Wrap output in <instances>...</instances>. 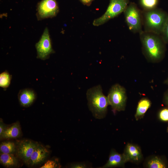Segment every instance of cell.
<instances>
[{
  "label": "cell",
  "mask_w": 168,
  "mask_h": 168,
  "mask_svg": "<svg viewBox=\"0 0 168 168\" xmlns=\"http://www.w3.org/2000/svg\"><path fill=\"white\" fill-rule=\"evenodd\" d=\"M127 162V161L123 153L119 154L114 150L112 149L110 152L107 162L104 165L100 168H108L123 167Z\"/></svg>",
  "instance_id": "8fae6325"
},
{
  "label": "cell",
  "mask_w": 168,
  "mask_h": 168,
  "mask_svg": "<svg viewBox=\"0 0 168 168\" xmlns=\"http://www.w3.org/2000/svg\"><path fill=\"white\" fill-rule=\"evenodd\" d=\"M166 44H168V16L160 35Z\"/></svg>",
  "instance_id": "44dd1931"
},
{
  "label": "cell",
  "mask_w": 168,
  "mask_h": 168,
  "mask_svg": "<svg viewBox=\"0 0 168 168\" xmlns=\"http://www.w3.org/2000/svg\"><path fill=\"white\" fill-rule=\"evenodd\" d=\"M87 166L86 164L82 162L74 163L71 165L70 166L72 168H86Z\"/></svg>",
  "instance_id": "cb8c5ba5"
},
{
  "label": "cell",
  "mask_w": 168,
  "mask_h": 168,
  "mask_svg": "<svg viewBox=\"0 0 168 168\" xmlns=\"http://www.w3.org/2000/svg\"><path fill=\"white\" fill-rule=\"evenodd\" d=\"M21 130L19 122H16L6 128L0 136L2 138H14L20 136Z\"/></svg>",
  "instance_id": "9a60e30c"
},
{
  "label": "cell",
  "mask_w": 168,
  "mask_h": 168,
  "mask_svg": "<svg viewBox=\"0 0 168 168\" xmlns=\"http://www.w3.org/2000/svg\"><path fill=\"white\" fill-rule=\"evenodd\" d=\"M109 104L114 112L124 111L127 100L125 88L118 84L113 85L107 96Z\"/></svg>",
  "instance_id": "5b68a950"
},
{
  "label": "cell",
  "mask_w": 168,
  "mask_h": 168,
  "mask_svg": "<svg viewBox=\"0 0 168 168\" xmlns=\"http://www.w3.org/2000/svg\"><path fill=\"white\" fill-rule=\"evenodd\" d=\"M49 153V152L46 148L38 145L31 156L28 162L31 165L39 164L45 160Z\"/></svg>",
  "instance_id": "7c38bea8"
},
{
  "label": "cell",
  "mask_w": 168,
  "mask_h": 168,
  "mask_svg": "<svg viewBox=\"0 0 168 168\" xmlns=\"http://www.w3.org/2000/svg\"><path fill=\"white\" fill-rule=\"evenodd\" d=\"M37 51V58L45 60L49 58L50 54L53 53L49 30L46 27L40 39L35 45Z\"/></svg>",
  "instance_id": "ba28073f"
},
{
  "label": "cell",
  "mask_w": 168,
  "mask_h": 168,
  "mask_svg": "<svg viewBox=\"0 0 168 168\" xmlns=\"http://www.w3.org/2000/svg\"><path fill=\"white\" fill-rule=\"evenodd\" d=\"M127 162L138 163L142 159V155L140 148L137 145L128 143L123 153Z\"/></svg>",
  "instance_id": "30bf717a"
},
{
  "label": "cell",
  "mask_w": 168,
  "mask_h": 168,
  "mask_svg": "<svg viewBox=\"0 0 168 168\" xmlns=\"http://www.w3.org/2000/svg\"><path fill=\"white\" fill-rule=\"evenodd\" d=\"M124 13L125 21L130 31L139 33L143 30L142 12L134 2L129 3Z\"/></svg>",
  "instance_id": "277c9868"
},
{
  "label": "cell",
  "mask_w": 168,
  "mask_h": 168,
  "mask_svg": "<svg viewBox=\"0 0 168 168\" xmlns=\"http://www.w3.org/2000/svg\"><path fill=\"white\" fill-rule=\"evenodd\" d=\"M89 110L96 119L105 117L109 104L107 97L103 93L102 87L98 85L88 89L86 93Z\"/></svg>",
  "instance_id": "7a4b0ae2"
},
{
  "label": "cell",
  "mask_w": 168,
  "mask_h": 168,
  "mask_svg": "<svg viewBox=\"0 0 168 168\" xmlns=\"http://www.w3.org/2000/svg\"><path fill=\"white\" fill-rule=\"evenodd\" d=\"M142 53L147 59L158 63L164 58L166 44L160 35L142 30L139 33Z\"/></svg>",
  "instance_id": "6da1fadb"
},
{
  "label": "cell",
  "mask_w": 168,
  "mask_h": 168,
  "mask_svg": "<svg viewBox=\"0 0 168 168\" xmlns=\"http://www.w3.org/2000/svg\"><path fill=\"white\" fill-rule=\"evenodd\" d=\"M151 102L147 98H142L138 102L135 115L136 119L138 120L142 118L145 113L151 107Z\"/></svg>",
  "instance_id": "5bb4252c"
},
{
  "label": "cell",
  "mask_w": 168,
  "mask_h": 168,
  "mask_svg": "<svg viewBox=\"0 0 168 168\" xmlns=\"http://www.w3.org/2000/svg\"><path fill=\"white\" fill-rule=\"evenodd\" d=\"M16 150L15 143L12 142L7 141L2 142L0 145L1 153L13 154Z\"/></svg>",
  "instance_id": "ac0fdd59"
},
{
  "label": "cell",
  "mask_w": 168,
  "mask_h": 168,
  "mask_svg": "<svg viewBox=\"0 0 168 168\" xmlns=\"http://www.w3.org/2000/svg\"><path fill=\"white\" fill-rule=\"evenodd\" d=\"M163 101L165 104L168 107V89L164 93Z\"/></svg>",
  "instance_id": "d4e9b609"
},
{
  "label": "cell",
  "mask_w": 168,
  "mask_h": 168,
  "mask_svg": "<svg viewBox=\"0 0 168 168\" xmlns=\"http://www.w3.org/2000/svg\"><path fill=\"white\" fill-rule=\"evenodd\" d=\"M144 31L161 35L168 14L161 9L156 8L142 10Z\"/></svg>",
  "instance_id": "3957f363"
},
{
  "label": "cell",
  "mask_w": 168,
  "mask_h": 168,
  "mask_svg": "<svg viewBox=\"0 0 168 168\" xmlns=\"http://www.w3.org/2000/svg\"><path fill=\"white\" fill-rule=\"evenodd\" d=\"M39 144L29 140L18 142L16 147L17 155L25 162H28L33 152Z\"/></svg>",
  "instance_id": "9c48e42d"
},
{
  "label": "cell",
  "mask_w": 168,
  "mask_h": 168,
  "mask_svg": "<svg viewBox=\"0 0 168 168\" xmlns=\"http://www.w3.org/2000/svg\"><path fill=\"white\" fill-rule=\"evenodd\" d=\"M6 128L4 124L2 123V120L1 119L0 123V136Z\"/></svg>",
  "instance_id": "484cf974"
},
{
  "label": "cell",
  "mask_w": 168,
  "mask_h": 168,
  "mask_svg": "<svg viewBox=\"0 0 168 168\" xmlns=\"http://www.w3.org/2000/svg\"><path fill=\"white\" fill-rule=\"evenodd\" d=\"M57 165L56 162L52 160H48L40 168H53L56 167Z\"/></svg>",
  "instance_id": "603a6c76"
},
{
  "label": "cell",
  "mask_w": 168,
  "mask_h": 168,
  "mask_svg": "<svg viewBox=\"0 0 168 168\" xmlns=\"http://www.w3.org/2000/svg\"><path fill=\"white\" fill-rule=\"evenodd\" d=\"M146 166L149 168H165L166 166L160 157L154 156L150 159L146 163Z\"/></svg>",
  "instance_id": "e0dca14e"
},
{
  "label": "cell",
  "mask_w": 168,
  "mask_h": 168,
  "mask_svg": "<svg viewBox=\"0 0 168 168\" xmlns=\"http://www.w3.org/2000/svg\"><path fill=\"white\" fill-rule=\"evenodd\" d=\"M129 3V0H110L108 8L101 16L95 19L93 25L98 26L117 16L126 9Z\"/></svg>",
  "instance_id": "8992f818"
},
{
  "label": "cell",
  "mask_w": 168,
  "mask_h": 168,
  "mask_svg": "<svg viewBox=\"0 0 168 168\" xmlns=\"http://www.w3.org/2000/svg\"><path fill=\"white\" fill-rule=\"evenodd\" d=\"M0 163L7 167L16 166L17 163V160L13 154L1 153Z\"/></svg>",
  "instance_id": "2e32d148"
},
{
  "label": "cell",
  "mask_w": 168,
  "mask_h": 168,
  "mask_svg": "<svg viewBox=\"0 0 168 168\" xmlns=\"http://www.w3.org/2000/svg\"><path fill=\"white\" fill-rule=\"evenodd\" d=\"M12 78L8 72L4 71L0 74V86L6 88L9 86Z\"/></svg>",
  "instance_id": "d6986e66"
},
{
  "label": "cell",
  "mask_w": 168,
  "mask_h": 168,
  "mask_svg": "<svg viewBox=\"0 0 168 168\" xmlns=\"http://www.w3.org/2000/svg\"><path fill=\"white\" fill-rule=\"evenodd\" d=\"M159 119L163 122L168 121V108H164L161 110L158 113Z\"/></svg>",
  "instance_id": "7402d4cb"
},
{
  "label": "cell",
  "mask_w": 168,
  "mask_h": 168,
  "mask_svg": "<svg viewBox=\"0 0 168 168\" xmlns=\"http://www.w3.org/2000/svg\"><path fill=\"white\" fill-rule=\"evenodd\" d=\"M81 2L86 5H89L93 0H80Z\"/></svg>",
  "instance_id": "4316f807"
},
{
  "label": "cell",
  "mask_w": 168,
  "mask_h": 168,
  "mask_svg": "<svg viewBox=\"0 0 168 168\" xmlns=\"http://www.w3.org/2000/svg\"><path fill=\"white\" fill-rule=\"evenodd\" d=\"M158 0H140L143 10H149L156 8Z\"/></svg>",
  "instance_id": "ffe728a7"
},
{
  "label": "cell",
  "mask_w": 168,
  "mask_h": 168,
  "mask_svg": "<svg viewBox=\"0 0 168 168\" xmlns=\"http://www.w3.org/2000/svg\"><path fill=\"white\" fill-rule=\"evenodd\" d=\"M59 11L56 0H42L37 5L36 17L38 21L52 18L57 15Z\"/></svg>",
  "instance_id": "52a82bcc"
},
{
  "label": "cell",
  "mask_w": 168,
  "mask_h": 168,
  "mask_svg": "<svg viewBox=\"0 0 168 168\" xmlns=\"http://www.w3.org/2000/svg\"><path fill=\"white\" fill-rule=\"evenodd\" d=\"M36 97L34 91L32 89H25L20 90L18 94V98L21 105L27 107L33 103Z\"/></svg>",
  "instance_id": "4fadbf2b"
},
{
  "label": "cell",
  "mask_w": 168,
  "mask_h": 168,
  "mask_svg": "<svg viewBox=\"0 0 168 168\" xmlns=\"http://www.w3.org/2000/svg\"><path fill=\"white\" fill-rule=\"evenodd\" d=\"M164 83L165 84L168 85V77L166 79V80L165 81Z\"/></svg>",
  "instance_id": "83f0119b"
}]
</instances>
